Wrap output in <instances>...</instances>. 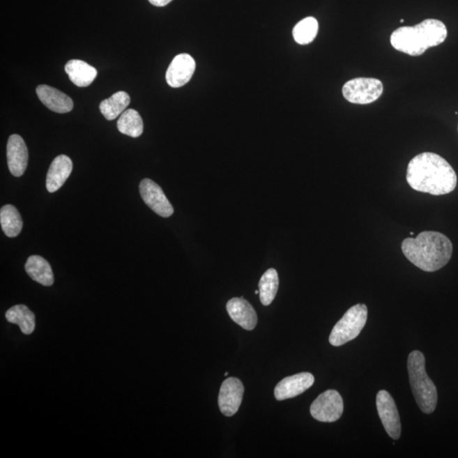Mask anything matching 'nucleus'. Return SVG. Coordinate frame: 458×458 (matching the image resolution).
Listing matches in <instances>:
<instances>
[{
  "label": "nucleus",
  "instance_id": "a211bd4d",
  "mask_svg": "<svg viewBox=\"0 0 458 458\" xmlns=\"http://www.w3.org/2000/svg\"><path fill=\"white\" fill-rule=\"evenodd\" d=\"M26 272L31 279L45 287H51L54 284L52 268L45 258L32 256L27 259L25 265Z\"/></svg>",
  "mask_w": 458,
  "mask_h": 458
},
{
  "label": "nucleus",
  "instance_id": "f257e3e1",
  "mask_svg": "<svg viewBox=\"0 0 458 458\" xmlns=\"http://www.w3.org/2000/svg\"><path fill=\"white\" fill-rule=\"evenodd\" d=\"M406 182L414 190L432 195L452 193L457 185L456 171L448 160L432 152H424L410 160Z\"/></svg>",
  "mask_w": 458,
  "mask_h": 458
},
{
  "label": "nucleus",
  "instance_id": "6e6552de",
  "mask_svg": "<svg viewBox=\"0 0 458 458\" xmlns=\"http://www.w3.org/2000/svg\"><path fill=\"white\" fill-rule=\"evenodd\" d=\"M376 405L386 432L393 440H398L402 433L400 415L388 391H379L376 397Z\"/></svg>",
  "mask_w": 458,
  "mask_h": 458
},
{
  "label": "nucleus",
  "instance_id": "6ab92c4d",
  "mask_svg": "<svg viewBox=\"0 0 458 458\" xmlns=\"http://www.w3.org/2000/svg\"><path fill=\"white\" fill-rule=\"evenodd\" d=\"M8 322L17 324L24 335H31L36 327L34 313L26 305H17L10 307L6 313Z\"/></svg>",
  "mask_w": 458,
  "mask_h": 458
},
{
  "label": "nucleus",
  "instance_id": "7ed1b4c3",
  "mask_svg": "<svg viewBox=\"0 0 458 458\" xmlns=\"http://www.w3.org/2000/svg\"><path fill=\"white\" fill-rule=\"evenodd\" d=\"M448 29L436 19H426L415 26H402L390 36L391 45L402 53L411 56H420L427 49L444 43L448 38Z\"/></svg>",
  "mask_w": 458,
  "mask_h": 458
},
{
  "label": "nucleus",
  "instance_id": "4468645a",
  "mask_svg": "<svg viewBox=\"0 0 458 458\" xmlns=\"http://www.w3.org/2000/svg\"><path fill=\"white\" fill-rule=\"evenodd\" d=\"M37 95L42 103L49 108L50 111L64 114L72 111L73 101L72 98L66 96L63 92L50 86L42 84L38 86Z\"/></svg>",
  "mask_w": 458,
  "mask_h": 458
},
{
  "label": "nucleus",
  "instance_id": "f03ea898",
  "mask_svg": "<svg viewBox=\"0 0 458 458\" xmlns=\"http://www.w3.org/2000/svg\"><path fill=\"white\" fill-rule=\"evenodd\" d=\"M406 259L422 271L432 273L445 267L451 260L453 245L443 234L425 231L416 238H406L402 243Z\"/></svg>",
  "mask_w": 458,
  "mask_h": 458
},
{
  "label": "nucleus",
  "instance_id": "9b49d317",
  "mask_svg": "<svg viewBox=\"0 0 458 458\" xmlns=\"http://www.w3.org/2000/svg\"><path fill=\"white\" fill-rule=\"evenodd\" d=\"M197 68L194 58L189 54H180L171 62L166 73L168 85L180 88L189 83Z\"/></svg>",
  "mask_w": 458,
  "mask_h": 458
},
{
  "label": "nucleus",
  "instance_id": "9d476101",
  "mask_svg": "<svg viewBox=\"0 0 458 458\" xmlns=\"http://www.w3.org/2000/svg\"><path fill=\"white\" fill-rule=\"evenodd\" d=\"M244 390V386L237 378H229L223 381L218 395L219 409L223 415L232 417L238 412Z\"/></svg>",
  "mask_w": 458,
  "mask_h": 458
},
{
  "label": "nucleus",
  "instance_id": "f8f14e48",
  "mask_svg": "<svg viewBox=\"0 0 458 458\" xmlns=\"http://www.w3.org/2000/svg\"><path fill=\"white\" fill-rule=\"evenodd\" d=\"M315 379L310 373H300L284 378L274 389V395L277 401H284L297 397L310 389Z\"/></svg>",
  "mask_w": 458,
  "mask_h": 458
},
{
  "label": "nucleus",
  "instance_id": "20e7f679",
  "mask_svg": "<svg viewBox=\"0 0 458 458\" xmlns=\"http://www.w3.org/2000/svg\"><path fill=\"white\" fill-rule=\"evenodd\" d=\"M411 388L422 413L430 414L436 409L438 394L436 386L425 370V358L421 351L411 352L407 360Z\"/></svg>",
  "mask_w": 458,
  "mask_h": 458
},
{
  "label": "nucleus",
  "instance_id": "423d86ee",
  "mask_svg": "<svg viewBox=\"0 0 458 458\" xmlns=\"http://www.w3.org/2000/svg\"><path fill=\"white\" fill-rule=\"evenodd\" d=\"M383 91L382 82L373 77H356L344 84V99L352 104L369 105L379 99Z\"/></svg>",
  "mask_w": 458,
  "mask_h": 458
},
{
  "label": "nucleus",
  "instance_id": "412c9836",
  "mask_svg": "<svg viewBox=\"0 0 458 458\" xmlns=\"http://www.w3.org/2000/svg\"><path fill=\"white\" fill-rule=\"evenodd\" d=\"M117 128L121 134L138 138L142 135L144 123L138 112L128 109L125 111L117 121Z\"/></svg>",
  "mask_w": 458,
  "mask_h": 458
},
{
  "label": "nucleus",
  "instance_id": "dca6fc26",
  "mask_svg": "<svg viewBox=\"0 0 458 458\" xmlns=\"http://www.w3.org/2000/svg\"><path fill=\"white\" fill-rule=\"evenodd\" d=\"M72 162L68 155L57 156L51 163L46 178V188L49 193H54L64 185L72 171Z\"/></svg>",
  "mask_w": 458,
  "mask_h": 458
},
{
  "label": "nucleus",
  "instance_id": "ddd939ff",
  "mask_svg": "<svg viewBox=\"0 0 458 458\" xmlns=\"http://www.w3.org/2000/svg\"><path fill=\"white\" fill-rule=\"evenodd\" d=\"M7 162L10 174L21 177L29 163V151L25 141L18 135H11L7 143Z\"/></svg>",
  "mask_w": 458,
  "mask_h": 458
},
{
  "label": "nucleus",
  "instance_id": "aec40b11",
  "mask_svg": "<svg viewBox=\"0 0 458 458\" xmlns=\"http://www.w3.org/2000/svg\"><path fill=\"white\" fill-rule=\"evenodd\" d=\"M130 96L124 91L116 92L109 99L101 102L100 109L108 121L115 120L126 111L129 104H130Z\"/></svg>",
  "mask_w": 458,
  "mask_h": 458
},
{
  "label": "nucleus",
  "instance_id": "1a4fd4ad",
  "mask_svg": "<svg viewBox=\"0 0 458 458\" xmlns=\"http://www.w3.org/2000/svg\"><path fill=\"white\" fill-rule=\"evenodd\" d=\"M139 191L144 203L159 216L169 217L174 214V207L158 183L151 179H143L139 185Z\"/></svg>",
  "mask_w": 458,
  "mask_h": 458
},
{
  "label": "nucleus",
  "instance_id": "39448f33",
  "mask_svg": "<svg viewBox=\"0 0 458 458\" xmlns=\"http://www.w3.org/2000/svg\"><path fill=\"white\" fill-rule=\"evenodd\" d=\"M367 319L366 305L358 304L351 307L333 328L330 343L332 346H340L358 337L365 326Z\"/></svg>",
  "mask_w": 458,
  "mask_h": 458
},
{
  "label": "nucleus",
  "instance_id": "cd10ccee",
  "mask_svg": "<svg viewBox=\"0 0 458 458\" xmlns=\"http://www.w3.org/2000/svg\"><path fill=\"white\" fill-rule=\"evenodd\" d=\"M410 234H411V236H413L414 233H413V232H411Z\"/></svg>",
  "mask_w": 458,
  "mask_h": 458
},
{
  "label": "nucleus",
  "instance_id": "a878e982",
  "mask_svg": "<svg viewBox=\"0 0 458 458\" xmlns=\"http://www.w3.org/2000/svg\"><path fill=\"white\" fill-rule=\"evenodd\" d=\"M254 293H257V295H258V293H260V291H256V292H254Z\"/></svg>",
  "mask_w": 458,
  "mask_h": 458
},
{
  "label": "nucleus",
  "instance_id": "393cba45",
  "mask_svg": "<svg viewBox=\"0 0 458 458\" xmlns=\"http://www.w3.org/2000/svg\"><path fill=\"white\" fill-rule=\"evenodd\" d=\"M151 5L158 6V7H163L166 6L172 0H148Z\"/></svg>",
  "mask_w": 458,
  "mask_h": 458
},
{
  "label": "nucleus",
  "instance_id": "0eeeda50",
  "mask_svg": "<svg viewBox=\"0 0 458 458\" xmlns=\"http://www.w3.org/2000/svg\"><path fill=\"white\" fill-rule=\"evenodd\" d=\"M312 416L316 420L334 422L339 420L344 412L342 395L335 390H328L321 394L310 407Z\"/></svg>",
  "mask_w": 458,
  "mask_h": 458
},
{
  "label": "nucleus",
  "instance_id": "4be33fe9",
  "mask_svg": "<svg viewBox=\"0 0 458 458\" xmlns=\"http://www.w3.org/2000/svg\"><path fill=\"white\" fill-rule=\"evenodd\" d=\"M0 223L3 233L10 238L19 236L23 227L21 215L13 205H6L0 210Z\"/></svg>",
  "mask_w": 458,
  "mask_h": 458
},
{
  "label": "nucleus",
  "instance_id": "b1692460",
  "mask_svg": "<svg viewBox=\"0 0 458 458\" xmlns=\"http://www.w3.org/2000/svg\"><path fill=\"white\" fill-rule=\"evenodd\" d=\"M319 29L316 19L312 17L305 18L293 27V38L300 45L311 44L318 35Z\"/></svg>",
  "mask_w": 458,
  "mask_h": 458
},
{
  "label": "nucleus",
  "instance_id": "5701e85b",
  "mask_svg": "<svg viewBox=\"0 0 458 458\" xmlns=\"http://www.w3.org/2000/svg\"><path fill=\"white\" fill-rule=\"evenodd\" d=\"M279 275L275 269L270 268L262 275L258 285L262 305H269L273 303L279 289Z\"/></svg>",
  "mask_w": 458,
  "mask_h": 458
},
{
  "label": "nucleus",
  "instance_id": "2eb2a0df",
  "mask_svg": "<svg viewBox=\"0 0 458 458\" xmlns=\"http://www.w3.org/2000/svg\"><path fill=\"white\" fill-rule=\"evenodd\" d=\"M227 311L234 322L246 330H252L257 324L256 311L244 298H233L227 303Z\"/></svg>",
  "mask_w": 458,
  "mask_h": 458
},
{
  "label": "nucleus",
  "instance_id": "f3484780",
  "mask_svg": "<svg viewBox=\"0 0 458 458\" xmlns=\"http://www.w3.org/2000/svg\"><path fill=\"white\" fill-rule=\"evenodd\" d=\"M65 70L70 80L77 87H88L95 81L97 70L81 60H70L66 63Z\"/></svg>",
  "mask_w": 458,
  "mask_h": 458
},
{
  "label": "nucleus",
  "instance_id": "bb28decb",
  "mask_svg": "<svg viewBox=\"0 0 458 458\" xmlns=\"http://www.w3.org/2000/svg\"><path fill=\"white\" fill-rule=\"evenodd\" d=\"M228 375H229V373H228V372H226V373H225V374H224V376H228Z\"/></svg>",
  "mask_w": 458,
  "mask_h": 458
}]
</instances>
